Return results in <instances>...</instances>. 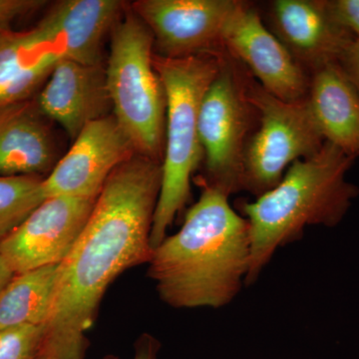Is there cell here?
I'll return each mask as SVG.
<instances>
[{
    "label": "cell",
    "mask_w": 359,
    "mask_h": 359,
    "mask_svg": "<svg viewBox=\"0 0 359 359\" xmlns=\"http://www.w3.org/2000/svg\"><path fill=\"white\" fill-rule=\"evenodd\" d=\"M237 0H138L133 11L147 26L160 57L181 59L224 50Z\"/></svg>",
    "instance_id": "8"
},
{
    "label": "cell",
    "mask_w": 359,
    "mask_h": 359,
    "mask_svg": "<svg viewBox=\"0 0 359 359\" xmlns=\"http://www.w3.org/2000/svg\"><path fill=\"white\" fill-rule=\"evenodd\" d=\"M248 78L226 51L218 75L200 106L199 136L205 167L204 186L230 197L243 190L244 154L256 110L248 97Z\"/></svg>",
    "instance_id": "7"
},
{
    "label": "cell",
    "mask_w": 359,
    "mask_h": 359,
    "mask_svg": "<svg viewBox=\"0 0 359 359\" xmlns=\"http://www.w3.org/2000/svg\"><path fill=\"white\" fill-rule=\"evenodd\" d=\"M60 59L37 26L0 33V110L23 103Z\"/></svg>",
    "instance_id": "16"
},
{
    "label": "cell",
    "mask_w": 359,
    "mask_h": 359,
    "mask_svg": "<svg viewBox=\"0 0 359 359\" xmlns=\"http://www.w3.org/2000/svg\"><path fill=\"white\" fill-rule=\"evenodd\" d=\"M162 184V161L135 153L111 174L88 221L59 266L49 339L87 346L101 299L127 269L149 264L151 231Z\"/></svg>",
    "instance_id": "1"
},
{
    "label": "cell",
    "mask_w": 359,
    "mask_h": 359,
    "mask_svg": "<svg viewBox=\"0 0 359 359\" xmlns=\"http://www.w3.org/2000/svg\"><path fill=\"white\" fill-rule=\"evenodd\" d=\"M250 257V226L229 196L204 186L178 233L153 250L148 276L160 299L174 309H219L245 285Z\"/></svg>",
    "instance_id": "2"
},
{
    "label": "cell",
    "mask_w": 359,
    "mask_h": 359,
    "mask_svg": "<svg viewBox=\"0 0 359 359\" xmlns=\"http://www.w3.org/2000/svg\"><path fill=\"white\" fill-rule=\"evenodd\" d=\"M327 2L328 13L340 27L359 39V0H330Z\"/></svg>",
    "instance_id": "21"
},
{
    "label": "cell",
    "mask_w": 359,
    "mask_h": 359,
    "mask_svg": "<svg viewBox=\"0 0 359 359\" xmlns=\"http://www.w3.org/2000/svg\"><path fill=\"white\" fill-rule=\"evenodd\" d=\"M115 116L89 123L43 179L45 196L97 199L111 174L135 154Z\"/></svg>",
    "instance_id": "11"
},
{
    "label": "cell",
    "mask_w": 359,
    "mask_h": 359,
    "mask_svg": "<svg viewBox=\"0 0 359 359\" xmlns=\"http://www.w3.org/2000/svg\"><path fill=\"white\" fill-rule=\"evenodd\" d=\"M306 99L325 140L358 157L359 94L339 62L311 72Z\"/></svg>",
    "instance_id": "15"
},
{
    "label": "cell",
    "mask_w": 359,
    "mask_h": 359,
    "mask_svg": "<svg viewBox=\"0 0 359 359\" xmlns=\"http://www.w3.org/2000/svg\"><path fill=\"white\" fill-rule=\"evenodd\" d=\"M224 50L242 63L257 83L287 102L308 97L311 76L273 32L264 25L259 13L238 2L223 35Z\"/></svg>",
    "instance_id": "10"
},
{
    "label": "cell",
    "mask_w": 359,
    "mask_h": 359,
    "mask_svg": "<svg viewBox=\"0 0 359 359\" xmlns=\"http://www.w3.org/2000/svg\"><path fill=\"white\" fill-rule=\"evenodd\" d=\"M96 199L49 197L0 244L14 275L62 263L88 221Z\"/></svg>",
    "instance_id": "9"
},
{
    "label": "cell",
    "mask_w": 359,
    "mask_h": 359,
    "mask_svg": "<svg viewBox=\"0 0 359 359\" xmlns=\"http://www.w3.org/2000/svg\"><path fill=\"white\" fill-rule=\"evenodd\" d=\"M105 67L112 114L131 141L135 152L162 161L167 100L154 66V39L130 9L111 32Z\"/></svg>",
    "instance_id": "5"
},
{
    "label": "cell",
    "mask_w": 359,
    "mask_h": 359,
    "mask_svg": "<svg viewBox=\"0 0 359 359\" xmlns=\"http://www.w3.org/2000/svg\"><path fill=\"white\" fill-rule=\"evenodd\" d=\"M46 4L42 0H0V33L11 32L14 21Z\"/></svg>",
    "instance_id": "22"
},
{
    "label": "cell",
    "mask_w": 359,
    "mask_h": 359,
    "mask_svg": "<svg viewBox=\"0 0 359 359\" xmlns=\"http://www.w3.org/2000/svg\"><path fill=\"white\" fill-rule=\"evenodd\" d=\"M161 344L159 340L149 334H143L136 340L133 359H159ZM104 359H118L106 356Z\"/></svg>",
    "instance_id": "24"
},
{
    "label": "cell",
    "mask_w": 359,
    "mask_h": 359,
    "mask_svg": "<svg viewBox=\"0 0 359 359\" xmlns=\"http://www.w3.org/2000/svg\"><path fill=\"white\" fill-rule=\"evenodd\" d=\"M50 349L47 325L0 330V359H39Z\"/></svg>",
    "instance_id": "20"
},
{
    "label": "cell",
    "mask_w": 359,
    "mask_h": 359,
    "mask_svg": "<svg viewBox=\"0 0 359 359\" xmlns=\"http://www.w3.org/2000/svg\"><path fill=\"white\" fill-rule=\"evenodd\" d=\"M59 264L14 275L0 295V330L48 325L57 289Z\"/></svg>",
    "instance_id": "18"
},
{
    "label": "cell",
    "mask_w": 359,
    "mask_h": 359,
    "mask_svg": "<svg viewBox=\"0 0 359 359\" xmlns=\"http://www.w3.org/2000/svg\"><path fill=\"white\" fill-rule=\"evenodd\" d=\"M13 276V271L7 266L4 259L0 257V295H1L2 292L6 289V285H8Z\"/></svg>",
    "instance_id": "25"
},
{
    "label": "cell",
    "mask_w": 359,
    "mask_h": 359,
    "mask_svg": "<svg viewBox=\"0 0 359 359\" xmlns=\"http://www.w3.org/2000/svg\"><path fill=\"white\" fill-rule=\"evenodd\" d=\"M125 6L118 0H63L36 26L61 58L102 65L104 39L122 18Z\"/></svg>",
    "instance_id": "14"
},
{
    "label": "cell",
    "mask_w": 359,
    "mask_h": 359,
    "mask_svg": "<svg viewBox=\"0 0 359 359\" xmlns=\"http://www.w3.org/2000/svg\"><path fill=\"white\" fill-rule=\"evenodd\" d=\"M46 125L25 104L0 110V176H39L53 169Z\"/></svg>",
    "instance_id": "17"
},
{
    "label": "cell",
    "mask_w": 359,
    "mask_h": 359,
    "mask_svg": "<svg viewBox=\"0 0 359 359\" xmlns=\"http://www.w3.org/2000/svg\"><path fill=\"white\" fill-rule=\"evenodd\" d=\"M224 50L171 59L154 53V66L166 92L167 110L162 184L153 219V249L190 200L191 180L204 161L199 136L200 106L218 75Z\"/></svg>",
    "instance_id": "4"
},
{
    "label": "cell",
    "mask_w": 359,
    "mask_h": 359,
    "mask_svg": "<svg viewBox=\"0 0 359 359\" xmlns=\"http://www.w3.org/2000/svg\"><path fill=\"white\" fill-rule=\"evenodd\" d=\"M45 199L41 177L0 176V244Z\"/></svg>",
    "instance_id": "19"
},
{
    "label": "cell",
    "mask_w": 359,
    "mask_h": 359,
    "mask_svg": "<svg viewBox=\"0 0 359 359\" xmlns=\"http://www.w3.org/2000/svg\"><path fill=\"white\" fill-rule=\"evenodd\" d=\"M39 359H79L75 356L69 355V354L58 351V349H49L44 355ZM81 359V358H80Z\"/></svg>",
    "instance_id": "26"
},
{
    "label": "cell",
    "mask_w": 359,
    "mask_h": 359,
    "mask_svg": "<svg viewBox=\"0 0 359 359\" xmlns=\"http://www.w3.org/2000/svg\"><path fill=\"white\" fill-rule=\"evenodd\" d=\"M37 109L74 141L89 123L113 112L105 67L61 58L37 97Z\"/></svg>",
    "instance_id": "12"
},
{
    "label": "cell",
    "mask_w": 359,
    "mask_h": 359,
    "mask_svg": "<svg viewBox=\"0 0 359 359\" xmlns=\"http://www.w3.org/2000/svg\"><path fill=\"white\" fill-rule=\"evenodd\" d=\"M355 159L325 141L316 155L295 161L275 188L238 207L250 226L245 285L256 283L276 250L302 238L306 226L334 228L344 221L359 195L346 179Z\"/></svg>",
    "instance_id": "3"
},
{
    "label": "cell",
    "mask_w": 359,
    "mask_h": 359,
    "mask_svg": "<svg viewBox=\"0 0 359 359\" xmlns=\"http://www.w3.org/2000/svg\"><path fill=\"white\" fill-rule=\"evenodd\" d=\"M247 88L259 127L245 146L243 190L259 198L280 183L295 161L316 155L325 140L308 99L287 102L249 80Z\"/></svg>",
    "instance_id": "6"
},
{
    "label": "cell",
    "mask_w": 359,
    "mask_h": 359,
    "mask_svg": "<svg viewBox=\"0 0 359 359\" xmlns=\"http://www.w3.org/2000/svg\"><path fill=\"white\" fill-rule=\"evenodd\" d=\"M339 63L359 94V39H354L347 47Z\"/></svg>",
    "instance_id": "23"
},
{
    "label": "cell",
    "mask_w": 359,
    "mask_h": 359,
    "mask_svg": "<svg viewBox=\"0 0 359 359\" xmlns=\"http://www.w3.org/2000/svg\"><path fill=\"white\" fill-rule=\"evenodd\" d=\"M273 28L297 62L313 72L339 62L354 37L334 22L325 0H276L271 6Z\"/></svg>",
    "instance_id": "13"
}]
</instances>
